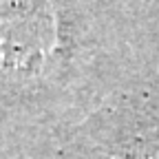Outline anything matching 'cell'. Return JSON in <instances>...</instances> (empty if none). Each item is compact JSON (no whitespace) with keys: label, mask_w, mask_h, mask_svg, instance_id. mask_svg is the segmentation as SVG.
I'll use <instances>...</instances> for the list:
<instances>
[{"label":"cell","mask_w":159,"mask_h":159,"mask_svg":"<svg viewBox=\"0 0 159 159\" xmlns=\"http://www.w3.org/2000/svg\"><path fill=\"white\" fill-rule=\"evenodd\" d=\"M60 49L55 0H13L0 13V75H33Z\"/></svg>","instance_id":"1"}]
</instances>
